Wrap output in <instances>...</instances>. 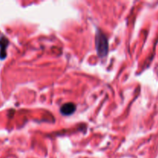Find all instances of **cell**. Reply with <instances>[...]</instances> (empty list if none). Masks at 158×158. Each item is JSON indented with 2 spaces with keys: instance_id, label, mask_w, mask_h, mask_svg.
Returning <instances> with one entry per match:
<instances>
[{
  "instance_id": "cell-2",
  "label": "cell",
  "mask_w": 158,
  "mask_h": 158,
  "mask_svg": "<svg viewBox=\"0 0 158 158\" xmlns=\"http://www.w3.org/2000/svg\"><path fill=\"white\" fill-rule=\"evenodd\" d=\"M76 109H77V106L74 103H67L62 106V107L60 108V112L63 115L69 116L75 112Z\"/></svg>"
},
{
  "instance_id": "cell-3",
  "label": "cell",
  "mask_w": 158,
  "mask_h": 158,
  "mask_svg": "<svg viewBox=\"0 0 158 158\" xmlns=\"http://www.w3.org/2000/svg\"><path fill=\"white\" fill-rule=\"evenodd\" d=\"M9 45V41L4 36L0 39V59L4 60L6 57V48Z\"/></svg>"
},
{
  "instance_id": "cell-1",
  "label": "cell",
  "mask_w": 158,
  "mask_h": 158,
  "mask_svg": "<svg viewBox=\"0 0 158 158\" xmlns=\"http://www.w3.org/2000/svg\"><path fill=\"white\" fill-rule=\"evenodd\" d=\"M96 46H97V53L100 57H104L108 52V43L106 36L100 31L97 32L96 37Z\"/></svg>"
}]
</instances>
